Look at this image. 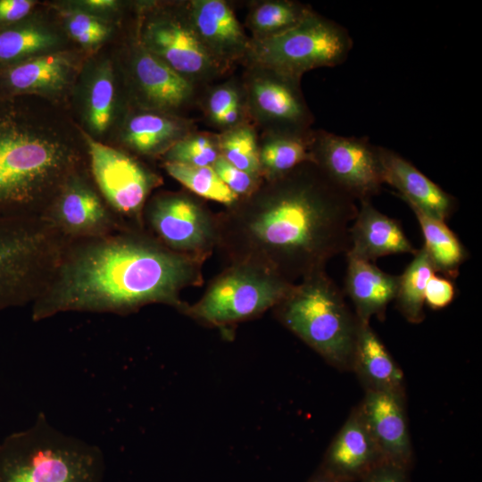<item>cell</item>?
I'll list each match as a JSON object with an SVG mask.
<instances>
[{
	"mask_svg": "<svg viewBox=\"0 0 482 482\" xmlns=\"http://www.w3.org/2000/svg\"><path fill=\"white\" fill-rule=\"evenodd\" d=\"M198 277L197 262L139 229L66 241L31 318L67 312L126 315L150 303L183 305L179 292Z\"/></svg>",
	"mask_w": 482,
	"mask_h": 482,
	"instance_id": "1",
	"label": "cell"
},
{
	"mask_svg": "<svg viewBox=\"0 0 482 482\" xmlns=\"http://www.w3.org/2000/svg\"><path fill=\"white\" fill-rule=\"evenodd\" d=\"M356 201L312 162L270 179L236 217L235 241L243 263L292 280L324 270L346 253ZM232 232V233H234Z\"/></svg>",
	"mask_w": 482,
	"mask_h": 482,
	"instance_id": "2",
	"label": "cell"
},
{
	"mask_svg": "<svg viewBox=\"0 0 482 482\" xmlns=\"http://www.w3.org/2000/svg\"><path fill=\"white\" fill-rule=\"evenodd\" d=\"M82 167L78 150L0 95V220L41 218L65 180Z\"/></svg>",
	"mask_w": 482,
	"mask_h": 482,
	"instance_id": "3",
	"label": "cell"
},
{
	"mask_svg": "<svg viewBox=\"0 0 482 482\" xmlns=\"http://www.w3.org/2000/svg\"><path fill=\"white\" fill-rule=\"evenodd\" d=\"M101 449L54 427L40 412L0 441V482H103Z\"/></svg>",
	"mask_w": 482,
	"mask_h": 482,
	"instance_id": "4",
	"label": "cell"
},
{
	"mask_svg": "<svg viewBox=\"0 0 482 482\" xmlns=\"http://www.w3.org/2000/svg\"><path fill=\"white\" fill-rule=\"evenodd\" d=\"M279 320L340 370H352L359 320L324 270L294 285L278 304Z\"/></svg>",
	"mask_w": 482,
	"mask_h": 482,
	"instance_id": "5",
	"label": "cell"
},
{
	"mask_svg": "<svg viewBox=\"0 0 482 482\" xmlns=\"http://www.w3.org/2000/svg\"><path fill=\"white\" fill-rule=\"evenodd\" d=\"M65 242L43 218L0 220V312L33 303Z\"/></svg>",
	"mask_w": 482,
	"mask_h": 482,
	"instance_id": "6",
	"label": "cell"
},
{
	"mask_svg": "<svg viewBox=\"0 0 482 482\" xmlns=\"http://www.w3.org/2000/svg\"><path fill=\"white\" fill-rule=\"evenodd\" d=\"M353 46L344 26L312 11L284 32L253 39L247 55L257 68L300 81L311 70L345 62Z\"/></svg>",
	"mask_w": 482,
	"mask_h": 482,
	"instance_id": "7",
	"label": "cell"
},
{
	"mask_svg": "<svg viewBox=\"0 0 482 482\" xmlns=\"http://www.w3.org/2000/svg\"><path fill=\"white\" fill-rule=\"evenodd\" d=\"M293 286L270 270L242 263L219 278L204 296L186 312L211 324L232 323L278 305Z\"/></svg>",
	"mask_w": 482,
	"mask_h": 482,
	"instance_id": "8",
	"label": "cell"
},
{
	"mask_svg": "<svg viewBox=\"0 0 482 482\" xmlns=\"http://www.w3.org/2000/svg\"><path fill=\"white\" fill-rule=\"evenodd\" d=\"M90 173L97 191L126 225L141 229L142 212L157 180L127 154L85 135Z\"/></svg>",
	"mask_w": 482,
	"mask_h": 482,
	"instance_id": "9",
	"label": "cell"
},
{
	"mask_svg": "<svg viewBox=\"0 0 482 482\" xmlns=\"http://www.w3.org/2000/svg\"><path fill=\"white\" fill-rule=\"evenodd\" d=\"M312 162L356 202L371 201L384 184L378 145L366 137L313 131Z\"/></svg>",
	"mask_w": 482,
	"mask_h": 482,
	"instance_id": "10",
	"label": "cell"
},
{
	"mask_svg": "<svg viewBox=\"0 0 482 482\" xmlns=\"http://www.w3.org/2000/svg\"><path fill=\"white\" fill-rule=\"evenodd\" d=\"M41 218L66 241L102 237L129 227L88 181L83 167L65 180Z\"/></svg>",
	"mask_w": 482,
	"mask_h": 482,
	"instance_id": "11",
	"label": "cell"
},
{
	"mask_svg": "<svg viewBox=\"0 0 482 482\" xmlns=\"http://www.w3.org/2000/svg\"><path fill=\"white\" fill-rule=\"evenodd\" d=\"M142 46L188 79H205L220 69L209 54L187 15H159L144 27Z\"/></svg>",
	"mask_w": 482,
	"mask_h": 482,
	"instance_id": "12",
	"label": "cell"
},
{
	"mask_svg": "<svg viewBox=\"0 0 482 482\" xmlns=\"http://www.w3.org/2000/svg\"><path fill=\"white\" fill-rule=\"evenodd\" d=\"M259 69L249 83L250 101L256 114L272 128V133L309 132L313 119L300 81Z\"/></svg>",
	"mask_w": 482,
	"mask_h": 482,
	"instance_id": "13",
	"label": "cell"
},
{
	"mask_svg": "<svg viewBox=\"0 0 482 482\" xmlns=\"http://www.w3.org/2000/svg\"><path fill=\"white\" fill-rule=\"evenodd\" d=\"M147 220L160 242L178 253L197 250L212 239V225L204 211L184 195L154 198L147 209Z\"/></svg>",
	"mask_w": 482,
	"mask_h": 482,
	"instance_id": "14",
	"label": "cell"
},
{
	"mask_svg": "<svg viewBox=\"0 0 482 482\" xmlns=\"http://www.w3.org/2000/svg\"><path fill=\"white\" fill-rule=\"evenodd\" d=\"M358 408L384 461L409 470L412 463V447L404 395L365 390Z\"/></svg>",
	"mask_w": 482,
	"mask_h": 482,
	"instance_id": "15",
	"label": "cell"
},
{
	"mask_svg": "<svg viewBox=\"0 0 482 482\" xmlns=\"http://www.w3.org/2000/svg\"><path fill=\"white\" fill-rule=\"evenodd\" d=\"M187 16L200 41L220 69L248 54L247 38L230 6L221 0H194Z\"/></svg>",
	"mask_w": 482,
	"mask_h": 482,
	"instance_id": "16",
	"label": "cell"
},
{
	"mask_svg": "<svg viewBox=\"0 0 482 482\" xmlns=\"http://www.w3.org/2000/svg\"><path fill=\"white\" fill-rule=\"evenodd\" d=\"M384 183L397 191L409 206L445 221L458 209V201L394 150L378 146Z\"/></svg>",
	"mask_w": 482,
	"mask_h": 482,
	"instance_id": "17",
	"label": "cell"
},
{
	"mask_svg": "<svg viewBox=\"0 0 482 482\" xmlns=\"http://www.w3.org/2000/svg\"><path fill=\"white\" fill-rule=\"evenodd\" d=\"M382 462L357 406L329 445L320 469L339 481L356 482Z\"/></svg>",
	"mask_w": 482,
	"mask_h": 482,
	"instance_id": "18",
	"label": "cell"
},
{
	"mask_svg": "<svg viewBox=\"0 0 482 482\" xmlns=\"http://www.w3.org/2000/svg\"><path fill=\"white\" fill-rule=\"evenodd\" d=\"M349 241L345 255L371 262L390 254L414 255L418 251L405 236L400 222L377 210L371 201L360 202L349 228Z\"/></svg>",
	"mask_w": 482,
	"mask_h": 482,
	"instance_id": "19",
	"label": "cell"
},
{
	"mask_svg": "<svg viewBox=\"0 0 482 482\" xmlns=\"http://www.w3.org/2000/svg\"><path fill=\"white\" fill-rule=\"evenodd\" d=\"M345 293L351 299L360 320L372 316L383 320L387 305L395 300L398 275L381 270L374 262L346 255Z\"/></svg>",
	"mask_w": 482,
	"mask_h": 482,
	"instance_id": "20",
	"label": "cell"
},
{
	"mask_svg": "<svg viewBox=\"0 0 482 482\" xmlns=\"http://www.w3.org/2000/svg\"><path fill=\"white\" fill-rule=\"evenodd\" d=\"M133 74L142 96L151 108L177 109L192 96V83L143 46L134 59Z\"/></svg>",
	"mask_w": 482,
	"mask_h": 482,
	"instance_id": "21",
	"label": "cell"
},
{
	"mask_svg": "<svg viewBox=\"0 0 482 482\" xmlns=\"http://www.w3.org/2000/svg\"><path fill=\"white\" fill-rule=\"evenodd\" d=\"M352 370L356 371L365 390L404 395L403 373L370 321L359 320Z\"/></svg>",
	"mask_w": 482,
	"mask_h": 482,
	"instance_id": "22",
	"label": "cell"
},
{
	"mask_svg": "<svg viewBox=\"0 0 482 482\" xmlns=\"http://www.w3.org/2000/svg\"><path fill=\"white\" fill-rule=\"evenodd\" d=\"M73 65L65 54H37L10 64L1 72L10 93H56L69 83Z\"/></svg>",
	"mask_w": 482,
	"mask_h": 482,
	"instance_id": "23",
	"label": "cell"
},
{
	"mask_svg": "<svg viewBox=\"0 0 482 482\" xmlns=\"http://www.w3.org/2000/svg\"><path fill=\"white\" fill-rule=\"evenodd\" d=\"M410 207L420 226L423 247L435 271L455 279L461 265L470 257L468 250L445 221L431 217L414 206Z\"/></svg>",
	"mask_w": 482,
	"mask_h": 482,
	"instance_id": "24",
	"label": "cell"
},
{
	"mask_svg": "<svg viewBox=\"0 0 482 482\" xmlns=\"http://www.w3.org/2000/svg\"><path fill=\"white\" fill-rule=\"evenodd\" d=\"M185 125L157 113H139L131 117L123 131V141L142 154L164 153L185 136Z\"/></svg>",
	"mask_w": 482,
	"mask_h": 482,
	"instance_id": "25",
	"label": "cell"
},
{
	"mask_svg": "<svg viewBox=\"0 0 482 482\" xmlns=\"http://www.w3.org/2000/svg\"><path fill=\"white\" fill-rule=\"evenodd\" d=\"M313 130L306 133H272L259 150L261 170L270 179L279 177L298 165L312 162Z\"/></svg>",
	"mask_w": 482,
	"mask_h": 482,
	"instance_id": "26",
	"label": "cell"
},
{
	"mask_svg": "<svg viewBox=\"0 0 482 482\" xmlns=\"http://www.w3.org/2000/svg\"><path fill=\"white\" fill-rule=\"evenodd\" d=\"M413 256L403 272L398 275L395 300L396 308L404 319L418 324L425 318V289L436 271L423 246Z\"/></svg>",
	"mask_w": 482,
	"mask_h": 482,
	"instance_id": "27",
	"label": "cell"
},
{
	"mask_svg": "<svg viewBox=\"0 0 482 482\" xmlns=\"http://www.w3.org/2000/svg\"><path fill=\"white\" fill-rule=\"evenodd\" d=\"M57 37L49 29L23 24L0 30V62L10 64L51 49Z\"/></svg>",
	"mask_w": 482,
	"mask_h": 482,
	"instance_id": "28",
	"label": "cell"
},
{
	"mask_svg": "<svg viewBox=\"0 0 482 482\" xmlns=\"http://www.w3.org/2000/svg\"><path fill=\"white\" fill-rule=\"evenodd\" d=\"M312 10L295 1H266L255 5L248 24L255 37L261 39L278 35L298 24Z\"/></svg>",
	"mask_w": 482,
	"mask_h": 482,
	"instance_id": "29",
	"label": "cell"
},
{
	"mask_svg": "<svg viewBox=\"0 0 482 482\" xmlns=\"http://www.w3.org/2000/svg\"><path fill=\"white\" fill-rule=\"evenodd\" d=\"M115 104V86L111 66L103 63L94 72L86 93L85 112L89 129L102 134L112 123Z\"/></svg>",
	"mask_w": 482,
	"mask_h": 482,
	"instance_id": "30",
	"label": "cell"
},
{
	"mask_svg": "<svg viewBox=\"0 0 482 482\" xmlns=\"http://www.w3.org/2000/svg\"><path fill=\"white\" fill-rule=\"evenodd\" d=\"M164 169L197 195L225 204H233L238 200V195L221 181L212 166L199 167L165 162Z\"/></svg>",
	"mask_w": 482,
	"mask_h": 482,
	"instance_id": "31",
	"label": "cell"
},
{
	"mask_svg": "<svg viewBox=\"0 0 482 482\" xmlns=\"http://www.w3.org/2000/svg\"><path fill=\"white\" fill-rule=\"evenodd\" d=\"M220 155L237 169L257 177L261 171L259 149L253 130L248 126H236L219 138Z\"/></svg>",
	"mask_w": 482,
	"mask_h": 482,
	"instance_id": "32",
	"label": "cell"
},
{
	"mask_svg": "<svg viewBox=\"0 0 482 482\" xmlns=\"http://www.w3.org/2000/svg\"><path fill=\"white\" fill-rule=\"evenodd\" d=\"M220 155L219 147L204 135L185 136L165 153V162L192 166H212Z\"/></svg>",
	"mask_w": 482,
	"mask_h": 482,
	"instance_id": "33",
	"label": "cell"
},
{
	"mask_svg": "<svg viewBox=\"0 0 482 482\" xmlns=\"http://www.w3.org/2000/svg\"><path fill=\"white\" fill-rule=\"evenodd\" d=\"M63 17L70 36L80 45H97L109 34V27L90 13L71 11L67 12Z\"/></svg>",
	"mask_w": 482,
	"mask_h": 482,
	"instance_id": "34",
	"label": "cell"
},
{
	"mask_svg": "<svg viewBox=\"0 0 482 482\" xmlns=\"http://www.w3.org/2000/svg\"><path fill=\"white\" fill-rule=\"evenodd\" d=\"M221 181L236 195H250L255 190L256 179L220 155L212 165Z\"/></svg>",
	"mask_w": 482,
	"mask_h": 482,
	"instance_id": "35",
	"label": "cell"
},
{
	"mask_svg": "<svg viewBox=\"0 0 482 482\" xmlns=\"http://www.w3.org/2000/svg\"><path fill=\"white\" fill-rule=\"evenodd\" d=\"M455 295L456 288L452 279L435 273L426 286L425 304L432 310H441L452 303Z\"/></svg>",
	"mask_w": 482,
	"mask_h": 482,
	"instance_id": "36",
	"label": "cell"
},
{
	"mask_svg": "<svg viewBox=\"0 0 482 482\" xmlns=\"http://www.w3.org/2000/svg\"><path fill=\"white\" fill-rule=\"evenodd\" d=\"M237 91L228 86L215 89L208 100V111L212 120L217 122L219 118L232 105L238 104Z\"/></svg>",
	"mask_w": 482,
	"mask_h": 482,
	"instance_id": "37",
	"label": "cell"
},
{
	"mask_svg": "<svg viewBox=\"0 0 482 482\" xmlns=\"http://www.w3.org/2000/svg\"><path fill=\"white\" fill-rule=\"evenodd\" d=\"M30 0H0V25H9L25 18L34 6Z\"/></svg>",
	"mask_w": 482,
	"mask_h": 482,
	"instance_id": "38",
	"label": "cell"
},
{
	"mask_svg": "<svg viewBox=\"0 0 482 482\" xmlns=\"http://www.w3.org/2000/svg\"><path fill=\"white\" fill-rule=\"evenodd\" d=\"M361 482H410V480L408 470L384 461L369 472Z\"/></svg>",
	"mask_w": 482,
	"mask_h": 482,
	"instance_id": "39",
	"label": "cell"
},
{
	"mask_svg": "<svg viewBox=\"0 0 482 482\" xmlns=\"http://www.w3.org/2000/svg\"><path fill=\"white\" fill-rule=\"evenodd\" d=\"M240 120V106L239 103L229 107L217 120L216 123L234 128Z\"/></svg>",
	"mask_w": 482,
	"mask_h": 482,
	"instance_id": "40",
	"label": "cell"
},
{
	"mask_svg": "<svg viewBox=\"0 0 482 482\" xmlns=\"http://www.w3.org/2000/svg\"><path fill=\"white\" fill-rule=\"evenodd\" d=\"M81 4L88 10L108 11L114 8L117 5V2L113 0H86Z\"/></svg>",
	"mask_w": 482,
	"mask_h": 482,
	"instance_id": "41",
	"label": "cell"
},
{
	"mask_svg": "<svg viewBox=\"0 0 482 482\" xmlns=\"http://www.w3.org/2000/svg\"><path fill=\"white\" fill-rule=\"evenodd\" d=\"M308 482H342L339 481L325 471H323L321 469L319 468V470L313 474V476L309 479Z\"/></svg>",
	"mask_w": 482,
	"mask_h": 482,
	"instance_id": "42",
	"label": "cell"
}]
</instances>
